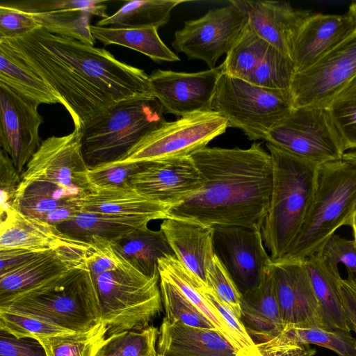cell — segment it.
Instances as JSON below:
<instances>
[{"mask_svg": "<svg viewBox=\"0 0 356 356\" xmlns=\"http://www.w3.org/2000/svg\"><path fill=\"white\" fill-rule=\"evenodd\" d=\"M53 89L82 131L115 103L152 95L149 75L120 61L104 48L39 28L24 36L0 39Z\"/></svg>", "mask_w": 356, "mask_h": 356, "instance_id": "1", "label": "cell"}, {"mask_svg": "<svg viewBox=\"0 0 356 356\" xmlns=\"http://www.w3.org/2000/svg\"><path fill=\"white\" fill-rule=\"evenodd\" d=\"M190 156L202 175L203 186L172 207L168 217L210 227L261 229L272 191L270 153L254 143L246 149L206 147Z\"/></svg>", "mask_w": 356, "mask_h": 356, "instance_id": "2", "label": "cell"}, {"mask_svg": "<svg viewBox=\"0 0 356 356\" xmlns=\"http://www.w3.org/2000/svg\"><path fill=\"white\" fill-rule=\"evenodd\" d=\"M273 166L270 205L261 227L273 262L282 259L296 239L314 197L317 165L268 143Z\"/></svg>", "mask_w": 356, "mask_h": 356, "instance_id": "3", "label": "cell"}, {"mask_svg": "<svg viewBox=\"0 0 356 356\" xmlns=\"http://www.w3.org/2000/svg\"><path fill=\"white\" fill-rule=\"evenodd\" d=\"M0 309L32 316L74 332L102 322L88 263L0 301Z\"/></svg>", "mask_w": 356, "mask_h": 356, "instance_id": "4", "label": "cell"}, {"mask_svg": "<svg viewBox=\"0 0 356 356\" xmlns=\"http://www.w3.org/2000/svg\"><path fill=\"white\" fill-rule=\"evenodd\" d=\"M356 211V165L343 159L318 166L313 199L296 239L281 259L304 261L318 252ZM280 259V260H281Z\"/></svg>", "mask_w": 356, "mask_h": 356, "instance_id": "5", "label": "cell"}, {"mask_svg": "<svg viewBox=\"0 0 356 356\" xmlns=\"http://www.w3.org/2000/svg\"><path fill=\"white\" fill-rule=\"evenodd\" d=\"M164 113L152 95L126 99L106 109L81 131L82 152L88 168L120 160L166 122Z\"/></svg>", "mask_w": 356, "mask_h": 356, "instance_id": "6", "label": "cell"}, {"mask_svg": "<svg viewBox=\"0 0 356 356\" xmlns=\"http://www.w3.org/2000/svg\"><path fill=\"white\" fill-rule=\"evenodd\" d=\"M107 337L149 326L162 310L159 275L147 276L124 259L92 277Z\"/></svg>", "mask_w": 356, "mask_h": 356, "instance_id": "7", "label": "cell"}, {"mask_svg": "<svg viewBox=\"0 0 356 356\" xmlns=\"http://www.w3.org/2000/svg\"><path fill=\"white\" fill-rule=\"evenodd\" d=\"M295 108L290 90L264 88L222 72L211 108L228 127L241 130L250 140H266L271 129Z\"/></svg>", "mask_w": 356, "mask_h": 356, "instance_id": "8", "label": "cell"}, {"mask_svg": "<svg viewBox=\"0 0 356 356\" xmlns=\"http://www.w3.org/2000/svg\"><path fill=\"white\" fill-rule=\"evenodd\" d=\"M266 141L317 165L341 160L347 151L327 108L323 107L294 108Z\"/></svg>", "mask_w": 356, "mask_h": 356, "instance_id": "9", "label": "cell"}, {"mask_svg": "<svg viewBox=\"0 0 356 356\" xmlns=\"http://www.w3.org/2000/svg\"><path fill=\"white\" fill-rule=\"evenodd\" d=\"M228 124L214 111L196 113L165 122L144 136L119 163H140L190 156L224 134Z\"/></svg>", "mask_w": 356, "mask_h": 356, "instance_id": "10", "label": "cell"}, {"mask_svg": "<svg viewBox=\"0 0 356 356\" xmlns=\"http://www.w3.org/2000/svg\"><path fill=\"white\" fill-rule=\"evenodd\" d=\"M81 132L74 129L63 136L42 141L21 175L20 184L47 182L74 191L79 195L92 191L88 165L81 147Z\"/></svg>", "mask_w": 356, "mask_h": 356, "instance_id": "11", "label": "cell"}, {"mask_svg": "<svg viewBox=\"0 0 356 356\" xmlns=\"http://www.w3.org/2000/svg\"><path fill=\"white\" fill-rule=\"evenodd\" d=\"M356 76V33L308 68L296 72L290 91L295 108H327Z\"/></svg>", "mask_w": 356, "mask_h": 356, "instance_id": "12", "label": "cell"}, {"mask_svg": "<svg viewBox=\"0 0 356 356\" xmlns=\"http://www.w3.org/2000/svg\"><path fill=\"white\" fill-rule=\"evenodd\" d=\"M246 22L244 15L229 2L198 19L186 21L175 32L172 46L188 59L201 60L213 68L219 58L231 49Z\"/></svg>", "mask_w": 356, "mask_h": 356, "instance_id": "13", "label": "cell"}, {"mask_svg": "<svg viewBox=\"0 0 356 356\" xmlns=\"http://www.w3.org/2000/svg\"><path fill=\"white\" fill-rule=\"evenodd\" d=\"M212 227L214 254L241 294L258 286L273 263L261 229L241 226Z\"/></svg>", "mask_w": 356, "mask_h": 356, "instance_id": "14", "label": "cell"}, {"mask_svg": "<svg viewBox=\"0 0 356 356\" xmlns=\"http://www.w3.org/2000/svg\"><path fill=\"white\" fill-rule=\"evenodd\" d=\"M222 72V64L197 72L156 70L149 75L151 94L159 101L165 113L179 118L210 111Z\"/></svg>", "mask_w": 356, "mask_h": 356, "instance_id": "15", "label": "cell"}, {"mask_svg": "<svg viewBox=\"0 0 356 356\" xmlns=\"http://www.w3.org/2000/svg\"><path fill=\"white\" fill-rule=\"evenodd\" d=\"M39 105L0 83V145L21 175L42 143Z\"/></svg>", "mask_w": 356, "mask_h": 356, "instance_id": "16", "label": "cell"}, {"mask_svg": "<svg viewBox=\"0 0 356 356\" xmlns=\"http://www.w3.org/2000/svg\"><path fill=\"white\" fill-rule=\"evenodd\" d=\"M130 185L147 197L171 207L199 192L203 178L191 156L140 162Z\"/></svg>", "mask_w": 356, "mask_h": 356, "instance_id": "17", "label": "cell"}, {"mask_svg": "<svg viewBox=\"0 0 356 356\" xmlns=\"http://www.w3.org/2000/svg\"><path fill=\"white\" fill-rule=\"evenodd\" d=\"M271 272L284 327L325 328L305 261H273Z\"/></svg>", "mask_w": 356, "mask_h": 356, "instance_id": "18", "label": "cell"}, {"mask_svg": "<svg viewBox=\"0 0 356 356\" xmlns=\"http://www.w3.org/2000/svg\"><path fill=\"white\" fill-rule=\"evenodd\" d=\"M229 2L244 15L247 23L257 35L290 57L300 29L312 14L308 10H296L286 2L265 0H231Z\"/></svg>", "mask_w": 356, "mask_h": 356, "instance_id": "19", "label": "cell"}, {"mask_svg": "<svg viewBox=\"0 0 356 356\" xmlns=\"http://www.w3.org/2000/svg\"><path fill=\"white\" fill-rule=\"evenodd\" d=\"M355 33V24L348 13H312L300 29L293 44L291 57L296 72L308 68Z\"/></svg>", "mask_w": 356, "mask_h": 356, "instance_id": "20", "label": "cell"}, {"mask_svg": "<svg viewBox=\"0 0 356 356\" xmlns=\"http://www.w3.org/2000/svg\"><path fill=\"white\" fill-rule=\"evenodd\" d=\"M92 247L66 246L49 250L0 275V301L30 290L88 263Z\"/></svg>", "mask_w": 356, "mask_h": 356, "instance_id": "21", "label": "cell"}, {"mask_svg": "<svg viewBox=\"0 0 356 356\" xmlns=\"http://www.w3.org/2000/svg\"><path fill=\"white\" fill-rule=\"evenodd\" d=\"M91 245L71 238L56 226L26 216L12 205L0 213V250L48 251L66 246L90 247Z\"/></svg>", "mask_w": 356, "mask_h": 356, "instance_id": "22", "label": "cell"}, {"mask_svg": "<svg viewBox=\"0 0 356 356\" xmlns=\"http://www.w3.org/2000/svg\"><path fill=\"white\" fill-rule=\"evenodd\" d=\"M160 229L177 259L207 286V270L215 256L213 228L193 220L168 217L163 220Z\"/></svg>", "mask_w": 356, "mask_h": 356, "instance_id": "23", "label": "cell"}, {"mask_svg": "<svg viewBox=\"0 0 356 356\" xmlns=\"http://www.w3.org/2000/svg\"><path fill=\"white\" fill-rule=\"evenodd\" d=\"M78 211L149 221L168 218L170 206L154 201L131 185L93 190L73 200Z\"/></svg>", "mask_w": 356, "mask_h": 356, "instance_id": "24", "label": "cell"}, {"mask_svg": "<svg viewBox=\"0 0 356 356\" xmlns=\"http://www.w3.org/2000/svg\"><path fill=\"white\" fill-rule=\"evenodd\" d=\"M156 350L163 356H235L237 352L216 330L188 326L165 317L159 329Z\"/></svg>", "mask_w": 356, "mask_h": 356, "instance_id": "25", "label": "cell"}, {"mask_svg": "<svg viewBox=\"0 0 356 356\" xmlns=\"http://www.w3.org/2000/svg\"><path fill=\"white\" fill-rule=\"evenodd\" d=\"M79 196L54 184L33 181L19 184L12 206L26 216L57 226L78 212L72 200Z\"/></svg>", "mask_w": 356, "mask_h": 356, "instance_id": "26", "label": "cell"}, {"mask_svg": "<svg viewBox=\"0 0 356 356\" xmlns=\"http://www.w3.org/2000/svg\"><path fill=\"white\" fill-rule=\"evenodd\" d=\"M241 309V321L256 345L272 340L284 330L271 266L258 286L242 294Z\"/></svg>", "mask_w": 356, "mask_h": 356, "instance_id": "27", "label": "cell"}, {"mask_svg": "<svg viewBox=\"0 0 356 356\" xmlns=\"http://www.w3.org/2000/svg\"><path fill=\"white\" fill-rule=\"evenodd\" d=\"M304 261L318 301L325 328L350 332L342 305V277L339 270L327 266L318 252Z\"/></svg>", "mask_w": 356, "mask_h": 356, "instance_id": "28", "label": "cell"}, {"mask_svg": "<svg viewBox=\"0 0 356 356\" xmlns=\"http://www.w3.org/2000/svg\"><path fill=\"white\" fill-rule=\"evenodd\" d=\"M113 249L131 266L147 276L158 275V261L174 254L163 232L147 227L111 241Z\"/></svg>", "mask_w": 356, "mask_h": 356, "instance_id": "29", "label": "cell"}, {"mask_svg": "<svg viewBox=\"0 0 356 356\" xmlns=\"http://www.w3.org/2000/svg\"><path fill=\"white\" fill-rule=\"evenodd\" d=\"M149 222L145 219L78 211L56 227L71 238L90 243L92 238L117 241L134 230L147 227Z\"/></svg>", "mask_w": 356, "mask_h": 356, "instance_id": "30", "label": "cell"}, {"mask_svg": "<svg viewBox=\"0 0 356 356\" xmlns=\"http://www.w3.org/2000/svg\"><path fill=\"white\" fill-rule=\"evenodd\" d=\"M95 38L105 45L123 46L149 57L156 63L177 62L180 58L162 41L155 27L120 28L91 26Z\"/></svg>", "mask_w": 356, "mask_h": 356, "instance_id": "31", "label": "cell"}, {"mask_svg": "<svg viewBox=\"0 0 356 356\" xmlns=\"http://www.w3.org/2000/svg\"><path fill=\"white\" fill-rule=\"evenodd\" d=\"M0 83L41 104H60L53 89L4 44L0 43Z\"/></svg>", "mask_w": 356, "mask_h": 356, "instance_id": "32", "label": "cell"}, {"mask_svg": "<svg viewBox=\"0 0 356 356\" xmlns=\"http://www.w3.org/2000/svg\"><path fill=\"white\" fill-rule=\"evenodd\" d=\"M183 0L128 1L112 15L102 19L98 26L120 28L159 27L166 24L172 10Z\"/></svg>", "mask_w": 356, "mask_h": 356, "instance_id": "33", "label": "cell"}, {"mask_svg": "<svg viewBox=\"0 0 356 356\" xmlns=\"http://www.w3.org/2000/svg\"><path fill=\"white\" fill-rule=\"evenodd\" d=\"M158 269L159 275L174 284L235 348L233 337L227 325L198 291L197 285L201 280L186 268L175 254L161 258Z\"/></svg>", "mask_w": 356, "mask_h": 356, "instance_id": "34", "label": "cell"}, {"mask_svg": "<svg viewBox=\"0 0 356 356\" xmlns=\"http://www.w3.org/2000/svg\"><path fill=\"white\" fill-rule=\"evenodd\" d=\"M270 46L246 22L222 63L223 72L248 81Z\"/></svg>", "mask_w": 356, "mask_h": 356, "instance_id": "35", "label": "cell"}, {"mask_svg": "<svg viewBox=\"0 0 356 356\" xmlns=\"http://www.w3.org/2000/svg\"><path fill=\"white\" fill-rule=\"evenodd\" d=\"M273 339L284 343L319 346L339 356H356V339L350 332L344 330L285 326Z\"/></svg>", "mask_w": 356, "mask_h": 356, "instance_id": "36", "label": "cell"}, {"mask_svg": "<svg viewBox=\"0 0 356 356\" xmlns=\"http://www.w3.org/2000/svg\"><path fill=\"white\" fill-rule=\"evenodd\" d=\"M46 31L94 46L95 38L91 31L92 15L82 9H65L30 13Z\"/></svg>", "mask_w": 356, "mask_h": 356, "instance_id": "37", "label": "cell"}, {"mask_svg": "<svg viewBox=\"0 0 356 356\" xmlns=\"http://www.w3.org/2000/svg\"><path fill=\"white\" fill-rule=\"evenodd\" d=\"M108 330L102 321L90 330L39 339L47 356H95L107 339Z\"/></svg>", "mask_w": 356, "mask_h": 356, "instance_id": "38", "label": "cell"}, {"mask_svg": "<svg viewBox=\"0 0 356 356\" xmlns=\"http://www.w3.org/2000/svg\"><path fill=\"white\" fill-rule=\"evenodd\" d=\"M159 329L149 325L108 337L95 356H157Z\"/></svg>", "mask_w": 356, "mask_h": 356, "instance_id": "39", "label": "cell"}, {"mask_svg": "<svg viewBox=\"0 0 356 356\" xmlns=\"http://www.w3.org/2000/svg\"><path fill=\"white\" fill-rule=\"evenodd\" d=\"M296 72L291 58L270 46L248 82L267 89L290 90Z\"/></svg>", "mask_w": 356, "mask_h": 356, "instance_id": "40", "label": "cell"}, {"mask_svg": "<svg viewBox=\"0 0 356 356\" xmlns=\"http://www.w3.org/2000/svg\"><path fill=\"white\" fill-rule=\"evenodd\" d=\"M159 281L165 317L168 320L188 326L216 330L211 322L169 280L159 275Z\"/></svg>", "mask_w": 356, "mask_h": 356, "instance_id": "41", "label": "cell"}, {"mask_svg": "<svg viewBox=\"0 0 356 356\" xmlns=\"http://www.w3.org/2000/svg\"><path fill=\"white\" fill-rule=\"evenodd\" d=\"M347 150L356 148V76L327 107Z\"/></svg>", "mask_w": 356, "mask_h": 356, "instance_id": "42", "label": "cell"}, {"mask_svg": "<svg viewBox=\"0 0 356 356\" xmlns=\"http://www.w3.org/2000/svg\"><path fill=\"white\" fill-rule=\"evenodd\" d=\"M0 330L17 338L38 340L61 334L74 332L36 317L0 309Z\"/></svg>", "mask_w": 356, "mask_h": 356, "instance_id": "43", "label": "cell"}, {"mask_svg": "<svg viewBox=\"0 0 356 356\" xmlns=\"http://www.w3.org/2000/svg\"><path fill=\"white\" fill-rule=\"evenodd\" d=\"M207 284L241 319L242 294L229 273L216 255L207 270Z\"/></svg>", "mask_w": 356, "mask_h": 356, "instance_id": "44", "label": "cell"}, {"mask_svg": "<svg viewBox=\"0 0 356 356\" xmlns=\"http://www.w3.org/2000/svg\"><path fill=\"white\" fill-rule=\"evenodd\" d=\"M197 288L209 305L227 325L234 338L235 348L237 351L257 346L248 334L241 319L220 300L212 289L202 281L197 283Z\"/></svg>", "mask_w": 356, "mask_h": 356, "instance_id": "45", "label": "cell"}, {"mask_svg": "<svg viewBox=\"0 0 356 356\" xmlns=\"http://www.w3.org/2000/svg\"><path fill=\"white\" fill-rule=\"evenodd\" d=\"M107 1L100 0H33L8 2L11 6L28 13H38L65 9H82L102 19L106 13Z\"/></svg>", "mask_w": 356, "mask_h": 356, "instance_id": "46", "label": "cell"}, {"mask_svg": "<svg viewBox=\"0 0 356 356\" xmlns=\"http://www.w3.org/2000/svg\"><path fill=\"white\" fill-rule=\"evenodd\" d=\"M140 163H108L90 167L88 178L92 191L130 185L131 177L138 171Z\"/></svg>", "mask_w": 356, "mask_h": 356, "instance_id": "47", "label": "cell"}, {"mask_svg": "<svg viewBox=\"0 0 356 356\" xmlns=\"http://www.w3.org/2000/svg\"><path fill=\"white\" fill-rule=\"evenodd\" d=\"M318 253L327 266L339 270V264H342L347 269L348 277L356 275V246L353 240L334 234Z\"/></svg>", "mask_w": 356, "mask_h": 356, "instance_id": "48", "label": "cell"}, {"mask_svg": "<svg viewBox=\"0 0 356 356\" xmlns=\"http://www.w3.org/2000/svg\"><path fill=\"white\" fill-rule=\"evenodd\" d=\"M39 28L33 16L8 2L0 4V39H13L24 36Z\"/></svg>", "mask_w": 356, "mask_h": 356, "instance_id": "49", "label": "cell"}, {"mask_svg": "<svg viewBox=\"0 0 356 356\" xmlns=\"http://www.w3.org/2000/svg\"><path fill=\"white\" fill-rule=\"evenodd\" d=\"M11 159L3 149L0 151V213L12 205L21 182Z\"/></svg>", "mask_w": 356, "mask_h": 356, "instance_id": "50", "label": "cell"}, {"mask_svg": "<svg viewBox=\"0 0 356 356\" xmlns=\"http://www.w3.org/2000/svg\"><path fill=\"white\" fill-rule=\"evenodd\" d=\"M0 356H47V353L36 339L17 338L0 330Z\"/></svg>", "mask_w": 356, "mask_h": 356, "instance_id": "51", "label": "cell"}, {"mask_svg": "<svg viewBox=\"0 0 356 356\" xmlns=\"http://www.w3.org/2000/svg\"><path fill=\"white\" fill-rule=\"evenodd\" d=\"M257 346L264 356H314L316 354L315 349L309 345L280 342L273 339Z\"/></svg>", "mask_w": 356, "mask_h": 356, "instance_id": "52", "label": "cell"}, {"mask_svg": "<svg viewBox=\"0 0 356 356\" xmlns=\"http://www.w3.org/2000/svg\"><path fill=\"white\" fill-rule=\"evenodd\" d=\"M45 252L25 249L0 250V275L17 268Z\"/></svg>", "mask_w": 356, "mask_h": 356, "instance_id": "53", "label": "cell"}, {"mask_svg": "<svg viewBox=\"0 0 356 356\" xmlns=\"http://www.w3.org/2000/svg\"><path fill=\"white\" fill-rule=\"evenodd\" d=\"M342 305L350 331L356 333V288L347 279L341 281Z\"/></svg>", "mask_w": 356, "mask_h": 356, "instance_id": "54", "label": "cell"}, {"mask_svg": "<svg viewBox=\"0 0 356 356\" xmlns=\"http://www.w3.org/2000/svg\"><path fill=\"white\" fill-rule=\"evenodd\" d=\"M235 356H264L257 346L250 348L239 350L236 352Z\"/></svg>", "mask_w": 356, "mask_h": 356, "instance_id": "55", "label": "cell"}, {"mask_svg": "<svg viewBox=\"0 0 356 356\" xmlns=\"http://www.w3.org/2000/svg\"><path fill=\"white\" fill-rule=\"evenodd\" d=\"M342 159L356 165V148L347 150Z\"/></svg>", "mask_w": 356, "mask_h": 356, "instance_id": "56", "label": "cell"}, {"mask_svg": "<svg viewBox=\"0 0 356 356\" xmlns=\"http://www.w3.org/2000/svg\"><path fill=\"white\" fill-rule=\"evenodd\" d=\"M350 227H351L353 230V241L355 242V246H356V211L353 214V216L352 218L351 223Z\"/></svg>", "mask_w": 356, "mask_h": 356, "instance_id": "57", "label": "cell"}, {"mask_svg": "<svg viewBox=\"0 0 356 356\" xmlns=\"http://www.w3.org/2000/svg\"><path fill=\"white\" fill-rule=\"evenodd\" d=\"M353 17L356 26V1H353L349 7L348 12Z\"/></svg>", "mask_w": 356, "mask_h": 356, "instance_id": "58", "label": "cell"}, {"mask_svg": "<svg viewBox=\"0 0 356 356\" xmlns=\"http://www.w3.org/2000/svg\"><path fill=\"white\" fill-rule=\"evenodd\" d=\"M356 288V275L353 277H346Z\"/></svg>", "mask_w": 356, "mask_h": 356, "instance_id": "59", "label": "cell"}, {"mask_svg": "<svg viewBox=\"0 0 356 356\" xmlns=\"http://www.w3.org/2000/svg\"><path fill=\"white\" fill-rule=\"evenodd\" d=\"M157 356H163V355H159V354L157 353Z\"/></svg>", "mask_w": 356, "mask_h": 356, "instance_id": "60", "label": "cell"}]
</instances>
